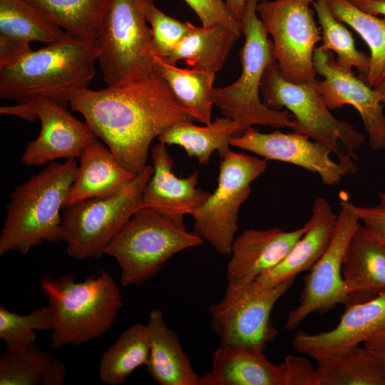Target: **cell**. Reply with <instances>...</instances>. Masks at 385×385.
<instances>
[{
	"label": "cell",
	"instance_id": "44dd1931",
	"mask_svg": "<svg viewBox=\"0 0 385 385\" xmlns=\"http://www.w3.org/2000/svg\"><path fill=\"white\" fill-rule=\"evenodd\" d=\"M337 217V215L332 211L327 200L317 198L311 217L304 225L305 230L302 236L277 265L262 274L256 280L264 287H271L294 281L300 272L309 270L327 250Z\"/></svg>",
	"mask_w": 385,
	"mask_h": 385
},
{
	"label": "cell",
	"instance_id": "d4e9b609",
	"mask_svg": "<svg viewBox=\"0 0 385 385\" xmlns=\"http://www.w3.org/2000/svg\"><path fill=\"white\" fill-rule=\"evenodd\" d=\"M67 370L35 343L6 347L0 356V385H63Z\"/></svg>",
	"mask_w": 385,
	"mask_h": 385
},
{
	"label": "cell",
	"instance_id": "30bf717a",
	"mask_svg": "<svg viewBox=\"0 0 385 385\" xmlns=\"http://www.w3.org/2000/svg\"><path fill=\"white\" fill-rule=\"evenodd\" d=\"M217 185L190 215L194 232L220 254L230 255L238 230L239 210L251 184L265 173L266 160L230 149L220 158Z\"/></svg>",
	"mask_w": 385,
	"mask_h": 385
},
{
	"label": "cell",
	"instance_id": "1f68e13d",
	"mask_svg": "<svg viewBox=\"0 0 385 385\" xmlns=\"http://www.w3.org/2000/svg\"><path fill=\"white\" fill-rule=\"evenodd\" d=\"M334 15L352 28L370 50L369 68L364 78L376 88L385 81V19L369 14L347 0H327Z\"/></svg>",
	"mask_w": 385,
	"mask_h": 385
},
{
	"label": "cell",
	"instance_id": "d590c367",
	"mask_svg": "<svg viewBox=\"0 0 385 385\" xmlns=\"http://www.w3.org/2000/svg\"><path fill=\"white\" fill-rule=\"evenodd\" d=\"M145 17L151 29L155 53L166 59L190 29L192 24L168 16L154 3L145 9Z\"/></svg>",
	"mask_w": 385,
	"mask_h": 385
},
{
	"label": "cell",
	"instance_id": "8d00e7d4",
	"mask_svg": "<svg viewBox=\"0 0 385 385\" xmlns=\"http://www.w3.org/2000/svg\"><path fill=\"white\" fill-rule=\"evenodd\" d=\"M198 16L202 26H223L241 35V24L230 14L225 0H184Z\"/></svg>",
	"mask_w": 385,
	"mask_h": 385
},
{
	"label": "cell",
	"instance_id": "4dcf8cb0",
	"mask_svg": "<svg viewBox=\"0 0 385 385\" xmlns=\"http://www.w3.org/2000/svg\"><path fill=\"white\" fill-rule=\"evenodd\" d=\"M149 354L147 326L131 325L102 354L98 366L99 379L106 385L124 384L137 368L146 366Z\"/></svg>",
	"mask_w": 385,
	"mask_h": 385
},
{
	"label": "cell",
	"instance_id": "f1b7e54d",
	"mask_svg": "<svg viewBox=\"0 0 385 385\" xmlns=\"http://www.w3.org/2000/svg\"><path fill=\"white\" fill-rule=\"evenodd\" d=\"M319 385H385L379 359L359 345L317 360Z\"/></svg>",
	"mask_w": 385,
	"mask_h": 385
},
{
	"label": "cell",
	"instance_id": "b9f144b4",
	"mask_svg": "<svg viewBox=\"0 0 385 385\" xmlns=\"http://www.w3.org/2000/svg\"><path fill=\"white\" fill-rule=\"evenodd\" d=\"M363 346L379 359L385 369V329L366 341Z\"/></svg>",
	"mask_w": 385,
	"mask_h": 385
},
{
	"label": "cell",
	"instance_id": "74e56055",
	"mask_svg": "<svg viewBox=\"0 0 385 385\" xmlns=\"http://www.w3.org/2000/svg\"><path fill=\"white\" fill-rule=\"evenodd\" d=\"M379 202L364 207L353 203L344 192H340V205L354 214L361 224L385 239V192H378Z\"/></svg>",
	"mask_w": 385,
	"mask_h": 385
},
{
	"label": "cell",
	"instance_id": "2e32d148",
	"mask_svg": "<svg viewBox=\"0 0 385 385\" xmlns=\"http://www.w3.org/2000/svg\"><path fill=\"white\" fill-rule=\"evenodd\" d=\"M41 123V130L21 155L26 165L38 166L58 159L80 158L85 148L98 139L86 122L75 118L55 101L38 98L31 102Z\"/></svg>",
	"mask_w": 385,
	"mask_h": 385
},
{
	"label": "cell",
	"instance_id": "d6986e66",
	"mask_svg": "<svg viewBox=\"0 0 385 385\" xmlns=\"http://www.w3.org/2000/svg\"><path fill=\"white\" fill-rule=\"evenodd\" d=\"M304 226L292 231L277 227L250 229L235 238L227 265L230 282L256 279L277 265L302 236Z\"/></svg>",
	"mask_w": 385,
	"mask_h": 385
},
{
	"label": "cell",
	"instance_id": "7c38bea8",
	"mask_svg": "<svg viewBox=\"0 0 385 385\" xmlns=\"http://www.w3.org/2000/svg\"><path fill=\"white\" fill-rule=\"evenodd\" d=\"M310 0H260L258 15L269 36L282 76L294 83L317 81L313 63L322 32L314 20Z\"/></svg>",
	"mask_w": 385,
	"mask_h": 385
},
{
	"label": "cell",
	"instance_id": "603a6c76",
	"mask_svg": "<svg viewBox=\"0 0 385 385\" xmlns=\"http://www.w3.org/2000/svg\"><path fill=\"white\" fill-rule=\"evenodd\" d=\"M264 351L239 345L215 350L204 385H284L280 364H272Z\"/></svg>",
	"mask_w": 385,
	"mask_h": 385
},
{
	"label": "cell",
	"instance_id": "ba28073f",
	"mask_svg": "<svg viewBox=\"0 0 385 385\" xmlns=\"http://www.w3.org/2000/svg\"><path fill=\"white\" fill-rule=\"evenodd\" d=\"M153 173L147 165L119 192L85 200L62 210V242L72 258L99 259L133 214L143 207V194Z\"/></svg>",
	"mask_w": 385,
	"mask_h": 385
},
{
	"label": "cell",
	"instance_id": "9c48e42d",
	"mask_svg": "<svg viewBox=\"0 0 385 385\" xmlns=\"http://www.w3.org/2000/svg\"><path fill=\"white\" fill-rule=\"evenodd\" d=\"M155 0H111L96 41L107 86L157 71L145 9Z\"/></svg>",
	"mask_w": 385,
	"mask_h": 385
},
{
	"label": "cell",
	"instance_id": "e575fe53",
	"mask_svg": "<svg viewBox=\"0 0 385 385\" xmlns=\"http://www.w3.org/2000/svg\"><path fill=\"white\" fill-rule=\"evenodd\" d=\"M53 318L48 306L19 314L0 305V339L6 347L34 344L36 331H51Z\"/></svg>",
	"mask_w": 385,
	"mask_h": 385
},
{
	"label": "cell",
	"instance_id": "7bdbcfd3",
	"mask_svg": "<svg viewBox=\"0 0 385 385\" xmlns=\"http://www.w3.org/2000/svg\"><path fill=\"white\" fill-rule=\"evenodd\" d=\"M225 1L231 16L240 23L247 0H225Z\"/></svg>",
	"mask_w": 385,
	"mask_h": 385
},
{
	"label": "cell",
	"instance_id": "8fae6325",
	"mask_svg": "<svg viewBox=\"0 0 385 385\" xmlns=\"http://www.w3.org/2000/svg\"><path fill=\"white\" fill-rule=\"evenodd\" d=\"M293 282L271 287L262 286L256 279L227 282L222 299L209 307L211 327L220 345L245 346L264 351L278 334L270 319L272 310Z\"/></svg>",
	"mask_w": 385,
	"mask_h": 385
},
{
	"label": "cell",
	"instance_id": "5b68a950",
	"mask_svg": "<svg viewBox=\"0 0 385 385\" xmlns=\"http://www.w3.org/2000/svg\"><path fill=\"white\" fill-rule=\"evenodd\" d=\"M259 1L247 0L240 21L245 36L240 52L241 74L232 83L216 88L215 105L222 115L237 122L242 132L255 125L294 130L293 115L287 110L269 108L260 96L265 71L275 59L272 40L257 11Z\"/></svg>",
	"mask_w": 385,
	"mask_h": 385
},
{
	"label": "cell",
	"instance_id": "4fadbf2b",
	"mask_svg": "<svg viewBox=\"0 0 385 385\" xmlns=\"http://www.w3.org/2000/svg\"><path fill=\"white\" fill-rule=\"evenodd\" d=\"M341 207L330 242L304 277L299 304L286 319L284 328L288 332L294 331L312 314H325L338 304H349L342 276L343 261L350 238L360 222L349 210Z\"/></svg>",
	"mask_w": 385,
	"mask_h": 385
},
{
	"label": "cell",
	"instance_id": "f35d334b",
	"mask_svg": "<svg viewBox=\"0 0 385 385\" xmlns=\"http://www.w3.org/2000/svg\"><path fill=\"white\" fill-rule=\"evenodd\" d=\"M280 366L284 385H319L316 367L307 358L288 355Z\"/></svg>",
	"mask_w": 385,
	"mask_h": 385
},
{
	"label": "cell",
	"instance_id": "277c9868",
	"mask_svg": "<svg viewBox=\"0 0 385 385\" xmlns=\"http://www.w3.org/2000/svg\"><path fill=\"white\" fill-rule=\"evenodd\" d=\"M40 287L53 314L51 347L56 350L102 337L123 306L117 283L103 269L82 282H76L71 274L57 278L43 276Z\"/></svg>",
	"mask_w": 385,
	"mask_h": 385
},
{
	"label": "cell",
	"instance_id": "52a82bcc",
	"mask_svg": "<svg viewBox=\"0 0 385 385\" xmlns=\"http://www.w3.org/2000/svg\"><path fill=\"white\" fill-rule=\"evenodd\" d=\"M261 93L270 108H285L293 115L294 131L307 135L329 148L337 160L356 167L354 151L364 141V135L352 124L335 118L313 82L294 83L280 74L276 61L266 69Z\"/></svg>",
	"mask_w": 385,
	"mask_h": 385
},
{
	"label": "cell",
	"instance_id": "7a4b0ae2",
	"mask_svg": "<svg viewBox=\"0 0 385 385\" xmlns=\"http://www.w3.org/2000/svg\"><path fill=\"white\" fill-rule=\"evenodd\" d=\"M98 54L96 41L67 35L0 70V97L16 103L46 98L67 108L73 93L95 77Z\"/></svg>",
	"mask_w": 385,
	"mask_h": 385
},
{
	"label": "cell",
	"instance_id": "e0dca14e",
	"mask_svg": "<svg viewBox=\"0 0 385 385\" xmlns=\"http://www.w3.org/2000/svg\"><path fill=\"white\" fill-rule=\"evenodd\" d=\"M385 329V292L361 303L347 304L335 328L319 334L295 333L293 348L316 361L364 343Z\"/></svg>",
	"mask_w": 385,
	"mask_h": 385
},
{
	"label": "cell",
	"instance_id": "7dc6e473",
	"mask_svg": "<svg viewBox=\"0 0 385 385\" xmlns=\"http://www.w3.org/2000/svg\"><path fill=\"white\" fill-rule=\"evenodd\" d=\"M312 1V3L314 1H316V0H310Z\"/></svg>",
	"mask_w": 385,
	"mask_h": 385
},
{
	"label": "cell",
	"instance_id": "9a60e30c",
	"mask_svg": "<svg viewBox=\"0 0 385 385\" xmlns=\"http://www.w3.org/2000/svg\"><path fill=\"white\" fill-rule=\"evenodd\" d=\"M313 63L316 73L323 76L317 81L318 89L330 109L346 104L356 108L362 120L373 150L385 149V114L374 88L351 69L339 66L332 52H325L320 46L314 52Z\"/></svg>",
	"mask_w": 385,
	"mask_h": 385
},
{
	"label": "cell",
	"instance_id": "ac0fdd59",
	"mask_svg": "<svg viewBox=\"0 0 385 385\" xmlns=\"http://www.w3.org/2000/svg\"><path fill=\"white\" fill-rule=\"evenodd\" d=\"M150 154L153 173L143 191V207L169 216L191 215L210 195L197 187L198 170L178 177L167 145L160 142L152 146Z\"/></svg>",
	"mask_w": 385,
	"mask_h": 385
},
{
	"label": "cell",
	"instance_id": "ab89813d",
	"mask_svg": "<svg viewBox=\"0 0 385 385\" xmlns=\"http://www.w3.org/2000/svg\"><path fill=\"white\" fill-rule=\"evenodd\" d=\"M32 51L30 42L0 36V70L15 65Z\"/></svg>",
	"mask_w": 385,
	"mask_h": 385
},
{
	"label": "cell",
	"instance_id": "cb8c5ba5",
	"mask_svg": "<svg viewBox=\"0 0 385 385\" xmlns=\"http://www.w3.org/2000/svg\"><path fill=\"white\" fill-rule=\"evenodd\" d=\"M150 354L146 369L161 385H204L202 376L193 369L179 338L166 324L160 309L150 312L146 324Z\"/></svg>",
	"mask_w": 385,
	"mask_h": 385
},
{
	"label": "cell",
	"instance_id": "ffe728a7",
	"mask_svg": "<svg viewBox=\"0 0 385 385\" xmlns=\"http://www.w3.org/2000/svg\"><path fill=\"white\" fill-rule=\"evenodd\" d=\"M342 276L349 304L369 301L385 292V239L359 223L347 245Z\"/></svg>",
	"mask_w": 385,
	"mask_h": 385
},
{
	"label": "cell",
	"instance_id": "484cf974",
	"mask_svg": "<svg viewBox=\"0 0 385 385\" xmlns=\"http://www.w3.org/2000/svg\"><path fill=\"white\" fill-rule=\"evenodd\" d=\"M242 133L237 122L223 115L203 126L192 122L174 125L165 130L158 140L166 145L183 148L189 158H195L200 165H206L215 151L222 158L230 149L232 140Z\"/></svg>",
	"mask_w": 385,
	"mask_h": 385
},
{
	"label": "cell",
	"instance_id": "ee69618b",
	"mask_svg": "<svg viewBox=\"0 0 385 385\" xmlns=\"http://www.w3.org/2000/svg\"><path fill=\"white\" fill-rule=\"evenodd\" d=\"M359 8L373 15L381 14L385 16V0L371 1Z\"/></svg>",
	"mask_w": 385,
	"mask_h": 385
},
{
	"label": "cell",
	"instance_id": "d6a6232c",
	"mask_svg": "<svg viewBox=\"0 0 385 385\" xmlns=\"http://www.w3.org/2000/svg\"><path fill=\"white\" fill-rule=\"evenodd\" d=\"M0 36L47 46L67 34L26 0H0Z\"/></svg>",
	"mask_w": 385,
	"mask_h": 385
},
{
	"label": "cell",
	"instance_id": "60d3db41",
	"mask_svg": "<svg viewBox=\"0 0 385 385\" xmlns=\"http://www.w3.org/2000/svg\"><path fill=\"white\" fill-rule=\"evenodd\" d=\"M0 113L16 115L29 122H33L37 119L31 103H16L13 106H1L0 108Z\"/></svg>",
	"mask_w": 385,
	"mask_h": 385
},
{
	"label": "cell",
	"instance_id": "f546056e",
	"mask_svg": "<svg viewBox=\"0 0 385 385\" xmlns=\"http://www.w3.org/2000/svg\"><path fill=\"white\" fill-rule=\"evenodd\" d=\"M69 36L96 41L110 7L111 0H26Z\"/></svg>",
	"mask_w": 385,
	"mask_h": 385
},
{
	"label": "cell",
	"instance_id": "5bb4252c",
	"mask_svg": "<svg viewBox=\"0 0 385 385\" xmlns=\"http://www.w3.org/2000/svg\"><path fill=\"white\" fill-rule=\"evenodd\" d=\"M310 139L296 131L285 133L276 130L265 133L251 127L233 138L230 145L253 153L266 160L288 163L317 173L329 186L338 185L344 177L357 171V167L334 160L329 148Z\"/></svg>",
	"mask_w": 385,
	"mask_h": 385
},
{
	"label": "cell",
	"instance_id": "7402d4cb",
	"mask_svg": "<svg viewBox=\"0 0 385 385\" xmlns=\"http://www.w3.org/2000/svg\"><path fill=\"white\" fill-rule=\"evenodd\" d=\"M79 158L76 177L64 207L116 194L135 176L98 139L85 148Z\"/></svg>",
	"mask_w": 385,
	"mask_h": 385
},
{
	"label": "cell",
	"instance_id": "83f0119b",
	"mask_svg": "<svg viewBox=\"0 0 385 385\" xmlns=\"http://www.w3.org/2000/svg\"><path fill=\"white\" fill-rule=\"evenodd\" d=\"M155 58L157 70L193 120L204 125L210 123L216 96V73L179 68L156 53Z\"/></svg>",
	"mask_w": 385,
	"mask_h": 385
},
{
	"label": "cell",
	"instance_id": "3957f363",
	"mask_svg": "<svg viewBox=\"0 0 385 385\" xmlns=\"http://www.w3.org/2000/svg\"><path fill=\"white\" fill-rule=\"evenodd\" d=\"M75 159L51 162L11 194L0 235V255L27 254L42 242H62V213L76 179Z\"/></svg>",
	"mask_w": 385,
	"mask_h": 385
},
{
	"label": "cell",
	"instance_id": "4316f807",
	"mask_svg": "<svg viewBox=\"0 0 385 385\" xmlns=\"http://www.w3.org/2000/svg\"><path fill=\"white\" fill-rule=\"evenodd\" d=\"M240 36L223 26L205 28L192 24L188 33L164 59L173 65L184 61L192 68L216 73L223 66Z\"/></svg>",
	"mask_w": 385,
	"mask_h": 385
},
{
	"label": "cell",
	"instance_id": "8992f818",
	"mask_svg": "<svg viewBox=\"0 0 385 385\" xmlns=\"http://www.w3.org/2000/svg\"><path fill=\"white\" fill-rule=\"evenodd\" d=\"M203 242L195 232L187 230L183 215H165L143 207L111 240L105 255L117 262L123 286H138L174 255Z\"/></svg>",
	"mask_w": 385,
	"mask_h": 385
},
{
	"label": "cell",
	"instance_id": "bcb514c9",
	"mask_svg": "<svg viewBox=\"0 0 385 385\" xmlns=\"http://www.w3.org/2000/svg\"><path fill=\"white\" fill-rule=\"evenodd\" d=\"M354 5H355L357 7H359L366 3L374 1H379V0H347Z\"/></svg>",
	"mask_w": 385,
	"mask_h": 385
},
{
	"label": "cell",
	"instance_id": "6da1fadb",
	"mask_svg": "<svg viewBox=\"0 0 385 385\" xmlns=\"http://www.w3.org/2000/svg\"><path fill=\"white\" fill-rule=\"evenodd\" d=\"M69 106L135 175L147 165L153 139L194 120L158 70L100 90H76Z\"/></svg>",
	"mask_w": 385,
	"mask_h": 385
},
{
	"label": "cell",
	"instance_id": "836d02e7",
	"mask_svg": "<svg viewBox=\"0 0 385 385\" xmlns=\"http://www.w3.org/2000/svg\"><path fill=\"white\" fill-rule=\"evenodd\" d=\"M312 4L321 27V48L334 52L339 66L351 70L355 68L364 79L369 71V57L356 48L351 33L334 15L327 0H316Z\"/></svg>",
	"mask_w": 385,
	"mask_h": 385
},
{
	"label": "cell",
	"instance_id": "f6af8a7d",
	"mask_svg": "<svg viewBox=\"0 0 385 385\" xmlns=\"http://www.w3.org/2000/svg\"><path fill=\"white\" fill-rule=\"evenodd\" d=\"M380 102L385 106V81L374 88Z\"/></svg>",
	"mask_w": 385,
	"mask_h": 385
}]
</instances>
